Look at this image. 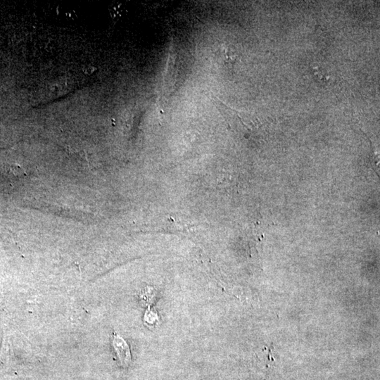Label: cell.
<instances>
[{
	"mask_svg": "<svg viewBox=\"0 0 380 380\" xmlns=\"http://www.w3.org/2000/svg\"><path fill=\"white\" fill-rule=\"evenodd\" d=\"M113 346L114 347L117 356L119 358L120 363L123 367H128L131 362V353L130 347L126 341L121 336L115 334L113 337Z\"/></svg>",
	"mask_w": 380,
	"mask_h": 380,
	"instance_id": "obj_1",
	"label": "cell"
},
{
	"mask_svg": "<svg viewBox=\"0 0 380 380\" xmlns=\"http://www.w3.org/2000/svg\"><path fill=\"white\" fill-rule=\"evenodd\" d=\"M219 52H220L221 57L226 63H229V64L230 63L231 64V63H235L237 56L235 51L230 45H221Z\"/></svg>",
	"mask_w": 380,
	"mask_h": 380,
	"instance_id": "obj_2",
	"label": "cell"
},
{
	"mask_svg": "<svg viewBox=\"0 0 380 380\" xmlns=\"http://www.w3.org/2000/svg\"><path fill=\"white\" fill-rule=\"evenodd\" d=\"M10 171L12 172L13 175L16 176H21V175H26V172L23 170L22 167L18 165H11V168H10Z\"/></svg>",
	"mask_w": 380,
	"mask_h": 380,
	"instance_id": "obj_3",
	"label": "cell"
},
{
	"mask_svg": "<svg viewBox=\"0 0 380 380\" xmlns=\"http://www.w3.org/2000/svg\"><path fill=\"white\" fill-rule=\"evenodd\" d=\"M83 71L84 72L85 74L91 75L93 74L94 72L96 71V68L93 66H90V65H88V66H85L83 68Z\"/></svg>",
	"mask_w": 380,
	"mask_h": 380,
	"instance_id": "obj_4",
	"label": "cell"
}]
</instances>
